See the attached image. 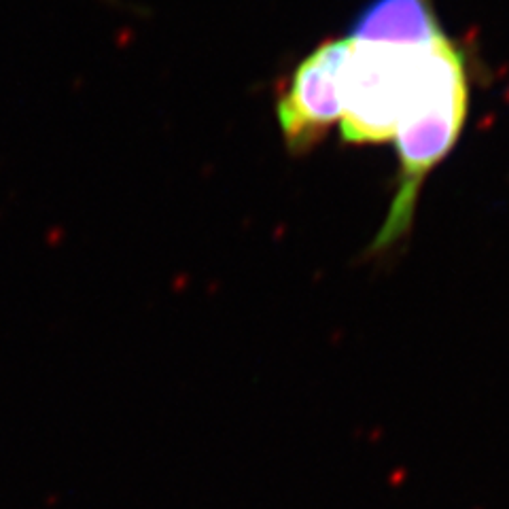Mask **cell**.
<instances>
[{"mask_svg": "<svg viewBox=\"0 0 509 509\" xmlns=\"http://www.w3.org/2000/svg\"><path fill=\"white\" fill-rule=\"evenodd\" d=\"M469 111L467 64L459 45L445 35L431 41L425 68L397 125V189L385 223L365 248L367 259L393 252L411 232L425 178L456 147Z\"/></svg>", "mask_w": 509, "mask_h": 509, "instance_id": "cell-1", "label": "cell"}, {"mask_svg": "<svg viewBox=\"0 0 509 509\" xmlns=\"http://www.w3.org/2000/svg\"><path fill=\"white\" fill-rule=\"evenodd\" d=\"M346 43L340 71L342 136L353 145L387 142L395 138L420 81L431 41L403 45L346 37Z\"/></svg>", "mask_w": 509, "mask_h": 509, "instance_id": "cell-2", "label": "cell"}, {"mask_svg": "<svg viewBox=\"0 0 509 509\" xmlns=\"http://www.w3.org/2000/svg\"><path fill=\"white\" fill-rule=\"evenodd\" d=\"M346 39H327L312 49L280 93L276 115L291 153L302 155L321 142L342 119L340 71Z\"/></svg>", "mask_w": 509, "mask_h": 509, "instance_id": "cell-3", "label": "cell"}, {"mask_svg": "<svg viewBox=\"0 0 509 509\" xmlns=\"http://www.w3.org/2000/svg\"><path fill=\"white\" fill-rule=\"evenodd\" d=\"M443 32L431 0H369L348 28V39L420 45Z\"/></svg>", "mask_w": 509, "mask_h": 509, "instance_id": "cell-4", "label": "cell"}]
</instances>
